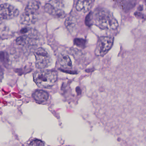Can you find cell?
Here are the masks:
<instances>
[{
    "mask_svg": "<svg viewBox=\"0 0 146 146\" xmlns=\"http://www.w3.org/2000/svg\"><path fill=\"white\" fill-rule=\"evenodd\" d=\"M93 14V23L103 29L115 30L118 23L111 13L103 8L96 9Z\"/></svg>",
    "mask_w": 146,
    "mask_h": 146,
    "instance_id": "obj_1",
    "label": "cell"
},
{
    "mask_svg": "<svg viewBox=\"0 0 146 146\" xmlns=\"http://www.w3.org/2000/svg\"><path fill=\"white\" fill-rule=\"evenodd\" d=\"M58 78V74L55 71L40 70L34 75V79L36 85L40 88H46L53 86Z\"/></svg>",
    "mask_w": 146,
    "mask_h": 146,
    "instance_id": "obj_2",
    "label": "cell"
},
{
    "mask_svg": "<svg viewBox=\"0 0 146 146\" xmlns=\"http://www.w3.org/2000/svg\"><path fill=\"white\" fill-rule=\"evenodd\" d=\"M113 37L110 36H102L97 42L95 50L96 56H103L110 50L113 43Z\"/></svg>",
    "mask_w": 146,
    "mask_h": 146,
    "instance_id": "obj_3",
    "label": "cell"
},
{
    "mask_svg": "<svg viewBox=\"0 0 146 146\" xmlns=\"http://www.w3.org/2000/svg\"><path fill=\"white\" fill-rule=\"evenodd\" d=\"M36 66L39 69L46 68L51 63V57L47 51L42 48H39L35 52Z\"/></svg>",
    "mask_w": 146,
    "mask_h": 146,
    "instance_id": "obj_4",
    "label": "cell"
},
{
    "mask_svg": "<svg viewBox=\"0 0 146 146\" xmlns=\"http://www.w3.org/2000/svg\"><path fill=\"white\" fill-rule=\"evenodd\" d=\"M62 2L58 1H50V3H47L45 5V11L48 14L56 18H64L66 17L65 13L61 9Z\"/></svg>",
    "mask_w": 146,
    "mask_h": 146,
    "instance_id": "obj_5",
    "label": "cell"
},
{
    "mask_svg": "<svg viewBox=\"0 0 146 146\" xmlns=\"http://www.w3.org/2000/svg\"><path fill=\"white\" fill-rule=\"evenodd\" d=\"M19 14V10L11 5L4 4L0 7V17L1 20L12 19L17 17Z\"/></svg>",
    "mask_w": 146,
    "mask_h": 146,
    "instance_id": "obj_6",
    "label": "cell"
},
{
    "mask_svg": "<svg viewBox=\"0 0 146 146\" xmlns=\"http://www.w3.org/2000/svg\"><path fill=\"white\" fill-rule=\"evenodd\" d=\"M65 25L71 33H75L77 29L78 21L76 17L71 16L66 19Z\"/></svg>",
    "mask_w": 146,
    "mask_h": 146,
    "instance_id": "obj_7",
    "label": "cell"
},
{
    "mask_svg": "<svg viewBox=\"0 0 146 146\" xmlns=\"http://www.w3.org/2000/svg\"><path fill=\"white\" fill-rule=\"evenodd\" d=\"M40 3L37 1H29L25 9V13L28 14L35 15L40 8Z\"/></svg>",
    "mask_w": 146,
    "mask_h": 146,
    "instance_id": "obj_8",
    "label": "cell"
},
{
    "mask_svg": "<svg viewBox=\"0 0 146 146\" xmlns=\"http://www.w3.org/2000/svg\"><path fill=\"white\" fill-rule=\"evenodd\" d=\"M37 17L36 14H28L24 12L20 18V23L24 25H29L35 24L37 21Z\"/></svg>",
    "mask_w": 146,
    "mask_h": 146,
    "instance_id": "obj_9",
    "label": "cell"
},
{
    "mask_svg": "<svg viewBox=\"0 0 146 146\" xmlns=\"http://www.w3.org/2000/svg\"><path fill=\"white\" fill-rule=\"evenodd\" d=\"M93 1L88 0H80L78 1L76 9L78 11L87 13L90 11L92 5Z\"/></svg>",
    "mask_w": 146,
    "mask_h": 146,
    "instance_id": "obj_10",
    "label": "cell"
},
{
    "mask_svg": "<svg viewBox=\"0 0 146 146\" xmlns=\"http://www.w3.org/2000/svg\"><path fill=\"white\" fill-rule=\"evenodd\" d=\"M58 62L60 64L64 69H71L72 63L69 56L66 54H61L58 56Z\"/></svg>",
    "mask_w": 146,
    "mask_h": 146,
    "instance_id": "obj_11",
    "label": "cell"
},
{
    "mask_svg": "<svg viewBox=\"0 0 146 146\" xmlns=\"http://www.w3.org/2000/svg\"><path fill=\"white\" fill-rule=\"evenodd\" d=\"M33 97L35 100L40 103L46 101L48 99V94L43 90H37L33 94Z\"/></svg>",
    "mask_w": 146,
    "mask_h": 146,
    "instance_id": "obj_12",
    "label": "cell"
},
{
    "mask_svg": "<svg viewBox=\"0 0 146 146\" xmlns=\"http://www.w3.org/2000/svg\"><path fill=\"white\" fill-rule=\"evenodd\" d=\"M35 41L32 40L26 35L18 37L16 40L17 44L19 46H22L32 44L35 42Z\"/></svg>",
    "mask_w": 146,
    "mask_h": 146,
    "instance_id": "obj_13",
    "label": "cell"
},
{
    "mask_svg": "<svg viewBox=\"0 0 146 146\" xmlns=\"http://www.w3.org/2000/svg\"><path fill=\"white\" fill-rule=\"evenodd\" d=\"M119 2L121 8L125 12L128 11L132 9L135 5V1H120Z\"/></svg>",
    "mask_w": 146,
    "mask_h": 146,
    "instance_id": "obj_14",
    "label": "cell"
},
{
    "mask_svg": "<svg viewBox=\"0 0 146 146\" xmlns=\"http://www.w3.org/2000/svg\"><path fill=\"white\" fill-rule=\"evenodd\" d=\"M74 43L78 47L84 48L86 46V41L82 38H76L74 40Z\"/></svg>",
    "mask_w": 146,
    "mask_h": 146,
    "instance_id": "obj_15",
    "label": "cell"
},
{
    "mask_svg": "<svg viewBox=\"0 0 146 146\" xmlns=\"http://www.w3.org/2000/svg\"><path fill=\"white\" fill-rule=\"evenodd\" d=\"M85 24L88 26H91L93 24V14L92 13H90L85 18Z\"/></svg>",
    "mask_w": 146,
    "mask_h": 146,
    "instance_id": "obj_16",
    "label": "cell"
},
{
    "mask_svg": "<svg viewBox=\"0 0 146 146\" xmlns=\"http://www.w3.org/2000/svg\"><path fill=\"white\" fill-rule=\"evenodd\" d=\"M29 146H44V143L41 140L35 139L30 143Z\"/></svg>",
    "mask_w": 146,
    "mask_h": 146,
    "instance_id": "obj_17",
    "label": "cell"
}]
</instances>
